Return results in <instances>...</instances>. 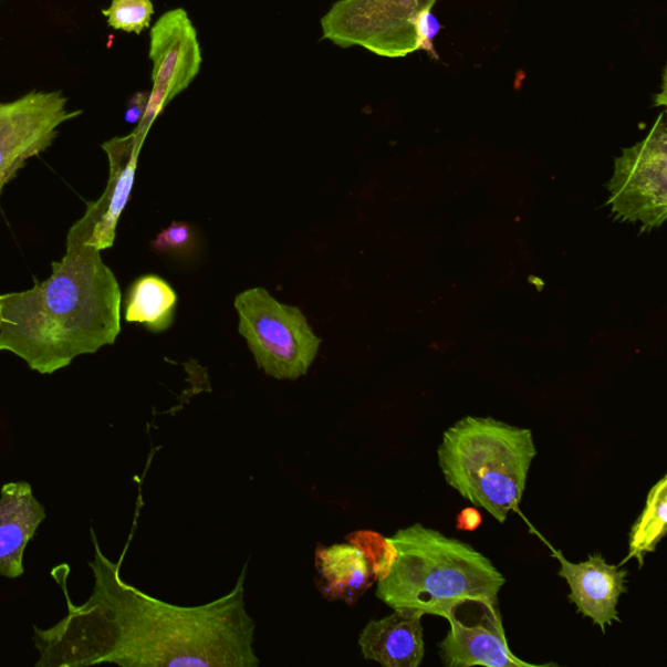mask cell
<instances>
[{
	"mask_svg": "<svg viewBox=\"0 0 667 667\" xmlns=\"http://www.w3.org/2000/svg\"><path fill=\"white\" fill-rule=\"evenodd\" d=\"M439 31H441V24H439L435 14L431 11L425 12L419 24L421 50L427 51L435 59H438V55L436 54L434 42Z\"/></svg>",
	"mask_w": 667,
	"mask_h": 667,
	"instance_id": "obj_21",
	"label": "cell"
},
{
	"mask_svg": "<svg viewBox=\"0 0 667 667\" xmlns=\"http://www.w3.org/2000/svg\"><path fill=\"white\" fill-rule=\"evenodd\" d=\"M196 233L188 223L173 222L153 240L152 247L158 253L186 256L194 252Z\"/></svg>",
	"mask_w": 667,
	"mask_h": 667,
	"instance_id": "obj_20",
	"label": "cell"
},
{
	"mask_svg": "<svg viewBox=\"0 0 667 667\" xmlns=\"http://www.w3.org/2000/svg\"><path fill=\"white\" fill-rule=\"evenodd\" d=\"M617 222L639 225L642 232L661 227L667 217V132L665 114L643 142L614 159L606 186Z\"/></svg>",
	"mask_w": 667,
	"mask_h": 667,
	"instance_id": "obj_7",
	"label": "cell"
},
{
	"mask_svg": "<svg viewBox=\"0 0 667 667\" xmlns=\"http://www.w3.org/2000/svg\"><path fill=\"white\" fill-rule=\"evenodd\" d=\"M450 632L439 643V657L447 667H544L553 664L536 665L522 661L512 654L506 642L501 613L489 609L486 618L478 625H466L452 613L446 618Z\"/></svg>",
	"mask_w": 667,
	"mask_h": 667,
	"instance_id": "obj_12",
	"label": "cell"
},
{
	"mask_svg": "<svg viewBox=\"0 0 667 667\" xmlns=\"http://www.w3.org/2000/svg\"><path fill=\"white\" fill-rule=\"evenodd\" d=\"M67 104L62 92L39 91L0 102V197L29 160L53 145L59 128L83 114Z\"/></svg>",
	"mask_w": 667,
	"mask_h": 667,
	"instance_id": "obj_8",
	"label": "cell"
},
{
	"mask_svg": "<svg viewBox=\"0 0 667 667\" xmlns=\"http://www.w3.org/2000/svg\"><path fill=\"white\" fill-rule=\"evenodd\" d=\"M144 142L145 136L135 129L128 136L115 137L102 145L110 165L107 186L98 200L87 204L84 216L75 222L85 235L86 243L101 252L114 246L117 222L134 188Z\"/></svg>",
	"mask_w": 667,
	"mask_h": 667,
	"instance_id": "obj_10",
	"label": "cell"
},
{
	"mask_svg": "<svg viewBox=\"0 0 667 667\" xmlns=\"http://www.w3.org/2000/svg\"><path fill=\"white\" fill-rule=\"evenodd\" d=\"M347 540L364 553L375 581L378 582L390 573L395 559H397V549L390 539L381 536L379 533L373 531H357L351 533Z\"/></svg>",
	"mask_w": 667,
	"mask_h": 667,
	"instance_id": "obj_18",
	"label": "cell"
},
{
	"mask_svg": "<svg viewBox=\"0 0 667 667\" xmlns=\"http://www.w3.org/2000/svg\"><path fill=\"white\" fill-rule=\"evenodd\" d=\"M397 559L376 595L393 611L417 609L447 618L467 604L498 607L506 579L467 542L416 523L390 538Z\"/></svg>",
	"mask_w": 667,
	"mask_h": 667,
	"instance_id": "obj_3",
	"label": "cell"
},
{
	"mask_svg": "<svg viewBox=\"0 0 667 667\" xmlns=\"http://www.w3.org/2000/svg\"><path fill=\"white\" fill-rule=\"evenodd\" d=\"M65 246L46 281L34 278L31 290L0 293V352H11L43 376L113 346L122 332L114 271L75 223Z\"/></svg>",
	"mask_w": 667,
	"mask_h": 667,
	"instance_id": "obj_2",
	"label": "cell"
},
{
	"mask_svg": "<svg viewBox=\"0 0 667 667\" xmlns=\"http://www.w3.org/2000/svg\"><path fill=\"white\" fill-rule=\"evenodd\" d=\"M438 0H338L321 19L322 40L343 49L361 46L384 58L421 50L423 14Z\"/></svg>",
	"mask_w": 667,
	"mask_h": 667,
	"instance_id": "obj_6",
	"label": "cell"
},
{
	"mask_svg": "<svg viewBox=\"0 0 667 667\" xmlns=\"http://www.w3.org/2000/svg\"><path fill=\"white\" fill-rule=\"evenodd\" d=\"M317 588L330 601L354 605L375 581L364 553L351 544L320 546L316 551Z\"/></svg>",
	"mask_w": 667,
	"mask_h": 667,
	"instance_id": "obj_15",
	"label": "cell"
},
{
	"mask_svg": "<svg viewBox=\"0 0 667 667\" xmlns=\"http://www.w3.org/2000/svg\"><path fill=\"white\" fill-rule=\"evenodd\" d=\"M94 590L83 605L65 595L69 614L49 628L63 667H258L256 622L246 607L248 564L227 595L200 606L154 598L123 581L121 562L102 553L92 532Z\"/></svg>",
	"mask_w": 667,
	"mask_h": 667,
	"instance_id": "obj_1",
	"label": "cell"
},
{
	"mask_svg": "<svg viewBox=\"0 0 667 667\" xmlns=\"http://www.w3.org/2000/svg\"><path fill=\"white\" fill-rule=\"evenodd\" d=\"M561 563L559 575L567 582L571 593L569 600L576 606V613L591 618L601 632L606 626L621 622L618 603L628 592L627 570L609 564L603 554H591L588 561L573 563L555 552Z\"/></svg>",
	"mask_w": 667,
	"mask_h": 667,
	"instance_id": "obj_11",
	"label": "cell"
},
{
	"mask_svg": "<svg viewBox=\"0 0 667 667\" xmlns=\"http://www.w3.org/2000/svg\"><path fill=\"white\" fill-rule=\"evenodd\" d=\"M482 517L479 510L473 508L465 509L457 519V528L460 531L473 532L481 525Z\"/></svg>",
	"mask_w": 667,
	"mask_h": 667,
	"instance_id": "obj_23",
	"label": "cell"
},
{
	"mask_svg": "<svg viewBox=\"0 0 667 667\" xmlns=\"http://www.w3.org/2000/svg\"><path fill=\"white\" fill-rule=\"evenodd\" d=\"M178 295L163 278L148 274L132 283L126 299V321L137 322L154 334L174 324Z\"/></svg>",
	"mask_w": 667,
	"mask_h": 667,
	"instance_id": "obj_16",
	"label": "cell"
},
{
	"mask_svg": "<svg viewBox=\"0 0 667 667\" xmlns=\"http://www.w3.org/2000/svg\"><path fill=\"white\" fill-rule=\"evenodd\" d=\"M437 454L446 482L503 524L523 500L538 450L530 429L467 416L445 431Z\"/></svg>",
	"mask_w": 667,
	"mask_h": 667,
	"instance_id": "obj_4",
	"label": "cell"
},
{
	"mask_svg": "<svg viewBox=\"0 0 667 667\" xmlns=\"http://www.w3.org/2000/svg\"><path fill=\"white\" fill-rule=\"evenodd\" d=\"M102 13L116 31L142 34L150 27L154 6L152 0H113L112 7Z\"/></svg>",
	"mask_w": 667,
	"mask_h": 667,
	"instance_id": "obj_19",
	"label": "cell"
},
{
	"mask_svg": "<svg viewBox=\"0 0 667 667\" xmlns=\"http://www.w3.org/2000/svg\"><path fill=\"white\" fill-rule=\"evenodd\" d=\"M667 533V478L664 476L649 490L642 515L637 518L629 532V554L627 560L635 559L644 566L645 556L655 553ZM625 561V562H626ZM623 562V563H625Z\"/></svg>",
	"mask_w": 667,
	"mask_h": 667,
	"instance_id": "obj_17",
	"label": "cell"
},
{
	"mask_svg": "<svg viewBox=\"0 0 667 667\" xmlns=\"http://www.w3.org/2000/svg\"><path fill=\"white\" fill-rule=\"evenodd\" d=\"M424 613L417 609H398L365 626L358 645L365 659L385 667H417L425 656Z\"/></svg>",
	"mask_w": 667,
	"mask_h": 667,
	"instance_id": "obj_14",
	"label": "cell"
},
{
	"mask_svg": "<svg viewBox=\"0 0 667 667\" xmlns=\"http://www.w3.org/2000/svg\"><path fill=\"white\" fill-rule=\"evenodd\" d=\"M149 56L153 90L148 107L136 128L145 137L157 117L192 84L201 70L200 42L186 10L175 9L158 19L150 32Z\"/></svg>",
	"mask_w": 667,
	"mask_h": 667,
	"instance_id": "obj_9",
	"label": "cell"
},
{
	"mask_svg": "<svg viewBox=\"0 0 667 667\" xmlns=\"http://www.w3.org/2000/svg\"><path fill=\"white\" fill-rule=\"evenodd\" d=\"M150 93L138 92L128 102L126 115L124 119L131 124H138L142 122L146 107H148Z\"/></svg>",
	"mask_w": 667,
	"mask_h": 667,
	"instance_id": "obj_22",
	"label": "cell"
},
{
	"mask_svg": "<svg viewBox=\"0 0 667 667\" xmlns=\"http://www.w3.org/2000/svg\"><path fill=\"white\" fill-rule=\"evenodd\" d=\"M239 333L256 364L277 379L306 375L319 355L321 340L298 306L285 305L265 289L253 288L235 298Z\"/></svg>",
	"mask_w": 667,
	"mask_h": 667,
	"instance_id": "obj_5",
	"label": "cell"
},
{
	"mask_svg": "<svg viewBox=\"0 0 667 667\" xmlns=\"http://www.w3.org/2000/svg\"><path fill=\"white\" fill-rule=\"evenodd\" d=\"M46 519L31 483L17 481L0 489V576L24 575L25 549Z\"/></svg>",
	"mask_w": 667,
	"mask_h": 667,
	"instance_id": "obj_13",
	"label": "cell"
}]
</instances>
